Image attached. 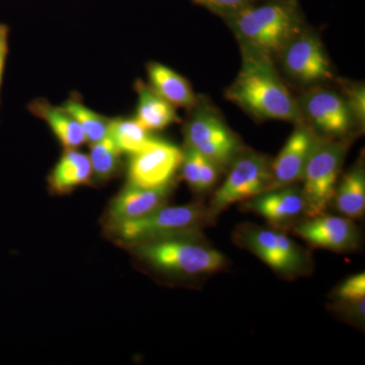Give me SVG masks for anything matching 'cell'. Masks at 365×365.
Returning <instances> with one entry per match:
<instances>
[{
	"label": "cell",
	"mask_w": 365,
	"mask_h": 365,
	"mask_svg": "<svg viewBox=\"0 0 365 365\" xmlns=\"http://www.w3.org/2000/svg\"><path fill=\"white\" fill-rule=\"evenodd\" d=\"M242 64L225 98L260 119L304 123L295 100L273 66V59L242 49Z\"/></svg>",
	"instance_id": "cell-1"
},
{
	"label": "cell",
	"mask_w": 365,
	"mask_h": 365,
	"mask_svg": "<svg viewBox=\"0 0 365 365\" xmlns=\"http://www.w3.org/2000/svg\"><path fill=\"white\" fill-rule=\"evenodd\" d=\"M242 49L273 59L304 30L297 0H275L253 4L225 18Z\"/></svg>",
	"instance_id": "cell-2"
},
{
	"label": "cell",
	"mask_w": 365,
	"mask_h": 365,
	"mask_svg": "<svg viewBox=\"0 0 365 365\" xmlns=\"http://www.w3.org/2000/svg\"><path fill=\"white\" fill-rule=\"evenodd\" d=\"M134 246L136 254L153 267L179 275L217 272L227 265L225 255L199 241L198 235L158 240Z\"/></svg>",
	"instance_id": "cell-3"
},
{
	"label": "cell",
	"mask_w": 365,
	"mask_h": 365,
	"mask_svg": "<svg viewBox=\"0 0 365 365\" xmlns=\"http://www.w3.org/2000/svg\"><path fill=\"white\" fill-rule=\"evenodd\" d=\"M210 211L199 204L162 206L150 215L114 225L115 234L122 242L137 245L143 242L198 235L211 222Z\"/></svg>",
	"instance_id": "cell-4"
},
{
	"label": "cell",
	"mask_w": 365,
	"mask_h": 365,
	"mask_svg": "<svg viewBox=\"0 0 365 365\" xmlns=\"http://www.w3.org/2000/svg\"><path fill=\"white\" fill-rule=\"evenodd\" d=\"M234 239L283 277L304 275L311 266L306 251L280 230L242 225L235 232Z\"/></svg>",
	"instance_id": "cell-5"
},
{
	"label": "cell",
	"mask_w": 365,
	"mask_h": 365,
	"mask_svg": "<svg viewBox=\"0 0 365 365\" xmlns=\"http://www.w3.org/2000/svg\"><path fill=\"white\" fill-rule=\"evenodd\" d=\"M345 153V143L339 141L319 139L314 148L302 178L309 217L324 215L332 202Z\"/></svg>",
	"instance_id": "cell-6"
},
{
	"label": "cell",
	"mask_w": 365,
	"mask_h": 365,
	"mask_svg": "<svg viewBox=\"0 0 365 365\" xmlns=\"http://www.w3.org/2000/svg\"><path fill=\"white\" fill-rule=\"evenodd\" d=\"M270 182L271 163L268 158L253 151H241L211 200L208 207L211 215H218L232 204L249 200L268 191Z\"/></svg>",
	"instance_id": "cell-7"
},
{
	"label": "cell",
	"mask_w": 365,
	"mask_h": 365,
	"mask_svg": "<svg viewBox=\"0 0 365 365\" xmlns=\"http://www.w3.org/2000/svg\"><path fill=\"white\" fill-rule=\"evenodd\" d=\"M186 145L215 163L220 170L230 167L241 153V143L222 117L208 107L197 108L185 126Z\"/></svg>",
	"instance_id": "cell-8"
},
{
	"label": "cell",
	"mask_w": 365,
	"mask_h": 365,
	"mask_svg": "<svg viewBox=\"0 0 365 365\" xmlns=\"http://www.w3.org/2000/svg\"><path fill=\"white\" fill-rule=\"evenodd\" d=\"M131 155L129 185L140 188L170 185L182 162V150L178 146L153 138Z\"/></svg>",
	"instance_id": "cell-9"
},
{
	"label": "cell",
	"mask_w": 365,
	"mask_h": 365,
	"mask_svg": "<svg viewBox=\"0 0 365 365\" xmlns=\"http://www.w3.org/2000/svg\"><path fill=\"white\" fill-rule=\"evenodd\" d=\"M287 76L302 83H319L334 76L332 66L318 36L306 29L279 55Z\"/></svg>",
	"instance_id": "cell-10"
},
{
	"label": "cell",
	"mask_w": 365,
	"mask_h": 365,
	"mask_svg": "<svg viewBox=\"0 0 365 365\" xmlns=\"http://www.w3.org/2000/svg\"><path fill=\"white\" fill-rule=\"evenodd\" d=\"M304 121L327 137L344 136L354 123L344 98L334 91L317 88L297 100Z\"/></svg>",
	"instance_id": "cell-11"
},
{
	"label": "cell",
	"mask_w": 365,
	"mask_h": 365,
	"mask_svg": "<svg viewBox=\"0 0 365 365\" xmlns=\"http://www.w3.org/2000/svg\"><path fill=\"white\" fill-rule=\"evenodd\" d=\"M319 139L311 127L304 123L297 124L279 155L271 163V182L268 191L292 186L302 181L307 160Z\"/></svg>",
	"instance_id": "cell-12"
},
{
	"label": "cell",
	"mask_w": 365,
	"mask_h": 365,
	"mask_svg": "<svg viewBox=\"0 0 365 365\" xmlns=\"http://www.w3.org/2000/svg\"><path fill=\"white\" fill-rule=\"evenodd\" d=\"M295 234L311 244L336 252L356 248L359 242L356 225L346 216L318 215L297 223Z\"/></svg>",
	"instance_id": "cell-13"
},
{
	"label": "cell",
	"mask_w": 365,
	"mask_h": 365,
	"mask_svg": "<svg viewBox=\"0 0 365 365\" xmlns=\"http://www.w3.org/2000/svg\"><path fill=\"white\" fill-rule=\"evenodd\" d=\"M245 207L268 220L277 227H287L307 215V206L304 192L299 187L270 190L247 200Z\"/></svg>",
	"instance_id": "cell-14"
},
{
	"label": "cell",
	"mask_w": 365,
	"mask_h": 365,
	"mask_svg": "<svg viewBox=\"0 0 365 365\" xmlns=\"http://www.w3.org/2000/svg\"><path fill=\"white\" fill-rule=\"evenodd\" d=\"M170 185L158 188H140L128 185L112 203L109 211L112 227L150 215L167 202Z\"/></svg>",
	"instance_id": "cell-15"
},
{
	"label": "cell",
	"mask_w": 365,
	"mask_h": 365,
	"mask_svg": "<svg viewBox=\"0 0 365 365\" xmlns=\"http://www.w3.org/2000/svg\"><path fill=\"white\" fill-rule=\"evenodd\" d=\"M150 88L175 108H193L197 98L189 81L168 66L153 62L148 67Z\"/></svg>",
	"instance_id": "cell-16"
},
{
	"label": "cell",
	"mask_w": 365,
	"mask_h": 365,
	"mask_svg": "<svg viewBox=\"0 0 365 365\" xmlns=\"http://www.w3.org/2000/svg\"><path fill=\"white\" fill-rule=\"evenodd\" d=\"M31 112L42 118L66 150H76L86 143L85 133L76 120L63 107H55L45 100H35Z\"/></svg>",
	"instance_id": "cell-17"
},
{
	"label": "cell",
	"mask_w": 365,
	"mask_h": 365,
	"mask_svg": "<svg viewBox=\"0 0 365 365\" xmlns=\"http://www.w3.org/2000/svg\"><path fill=\"white\" fill-rule=\"evenodd\" d=\"M93 178L90 158L76 150H66L49 177L50 189L54 193L66 194Z\"/></svg>",
	"instance_id": "cell-18"
},
{
	"label": "cell",
	"mask_w": 365,
	"mask_h": 365,
	"mask_svg": "<svg viewBox=\"0 0 365 365\" xmlns=\"http://www.w3.org/2000/svg\"><path fill=\"white\" fill-rule=\"evenodd\" d=\"M138 107L135 119L146 130H162L170 124L180 122L174 106L158 95L150 86L136 83Z\"/></svg>",
	"instance_id": "cell-19"
},
{
	"label": "cell",
	"mask_w": 365,
	"mask_h": 365,
	"mask_svg": "<svg viewBox=\"0 0 365 365\" xmlns=\"http://www.w3.org/2000/svg\"><path fill=\"white\" fill-rule=\"evenodd\" d=\"M333 200L340 213L350 220L362 217L365 211V173L362 165L346 173L336 188Z\"/></svg>",
	"instance_id": "cell-20"
},
{
	"label": "cell",
	"mask_w": 365,
	"mask_h": 365,
	"mask_svg": "<svg viewBox=\"0 0 365 365\" xmlns=\"http://www.w3.org/2000/svg\"><path fill=\"white\" fill-rule=\"evenodd\" d=\"M109 136L122 153H136L143 150L151 140L148 130L136 119L111 120L109 127Z\"/></svg>",
	"instance_id": "cell-21"
},
{
	"label": "cell",
	"mask_w": 365,
	"mask_h": 365,
	"mask_svg": "<svg viewBox=\"0 0 365 365\" xmlns=\"http://www.w3.org/2000/svg\"><path fill=\"white\" fill-rule=\"evenodd\" d=\"M121 153L109 135L91 144L90 160L93 177L98 182L108 181L114 177L121 165Z\"/></svg>",
	"instance_id": "cell-22"
},
{
	"label": "cell",
	"mask_w": 365,
	"mask_h": 365,
	"mask_svg": "<svg viewBox=\"0 0 365 365\" xmlns=\"http://www.w3.org/2000/svg\"><path fill=\"white\" fill-rule=\"evenodd\" d=\"M63 108L76 120L88 143H98L109 135L111 120L88 109L78 98H69Z\"/></svg>",
	"instance_id": "cell-23"
},
{
	"label": "cell",
	"mask_w": 365,
	"mask_h": 365,
	"mask_svg": "<svg viewBox=\"0 0 365 365\" xmlns=\"http://www.w3.org/2000/svg\"><path fill=\"white\" fill-rule=\"evenodd\" d=\"M201 163H202V155L190 146H185L181 165L182 177L185 181L188 182L189 186L196 191H198L199 188Z\"/></svg>",
	"instance_id": "cell-24"
},
{
	"label": "cell",
	"mask_w": 365,
	"mask_h": 365,
	"mask_svg": "<svg viewBox=\"0 0 365 365\" xmlns=\"http://www.w3.org/2000/svg\"><path fill=\"white\" fill-rule=\"evenodd\" d=\"M344 100L349 109L353 121L364 126L365 122V90L364 85L354 83L345 88Z\"/></svg>",
	"instance_id": "cell-25"
},
{
	"label": "cell",
	"mask_w": 365,
	"mask_h": 365,
	"mask_svg": "<svg viewBox=\"0 0 365 365\" xmlns=\"http://www.w3.org/2000/svg\"><path fill=\"white\" fill-rule=\"evenodd\" d=\"M337 299L347 304H357L365 299V274L359 273L346 279L338 287Z\"/></svg>",
	"instance_id": "cell-26"
},
{
	"label": "cell",
	"mask_w": 365,
	"mask_h": 365,
	"mask_svg": "<svg viewBox=\"0 0 365 365\" xmlns=\"http://www.w3.org/2000/svg\"><path fill=\"white\" fill-rule=\"evenodd\" d=\"M193 1L205 6L213 13L220 14L223 19L253 4V0H193Z\"/></svg>",
	"instance_id": "cell-27"
},
{
	"label": "cell",
	"mask_w": 365,
	"mask_h": 365,
	"mask_svg": "<svg viewBox=\"0 0 365 365\" xmlns=\"http://www.w3.org/2000/svg\"><path fill=\"white\" fill-rule=\"evenodd\" d=\"M7 38H9V29L6 26L0 25V88H1L2 74H4V62L7 54Z\"/></svg>",
	"instance_id": "cell-28"
}]
</instances>
